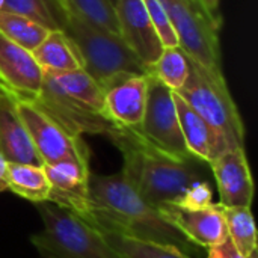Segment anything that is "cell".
Masks as SVG:
<instances>
[{
    "label": "cell",
    "mask_w": 258,
    "mask_h": 258,
    "mask_svg": "<svg viewBox=\"0 0 258 258\" xmlns=\"http://www.w3.org/2000/svg\"><path fill=\"white\" fill-rule=\"evenodd\" d=\"M97 230L109 243V246L119 255V258H192L171 245L139 240L110 230Z\"/></svg>",
    "instance_id": "44dd1931"
},
{
    "label": "cell",
    "mask_w": 258,
    "mask_h": 258,
    "mask_svg": "<svg viewBox=\"0 0 258 258\" xmlns=\"http://www.w3.org/2000/svg\"><path fill=\"white\" fill-rule=\"evenodd\" d=\"M190 60L180 47H165L157 60L150 67V74L177 92L186 82Z\"/></svg>",
    "instance_id": "d4e9b609"
},
{
    "label": "cell",
    "mask_w": 258,
    "mask_h": 258,
    "mask_svg": "<svg viewBox=\"0 0 258 258\" xmlns=\"http://www.w3.org/2000/svg\"><path fill=\"white\" fill-rule=\"evenodd\" d=\"M0 11H6L30 18L42 24L48 30L57 29V24L48 6V0H3Z\"/></svg>",
    "instance_id": "484cf974"
},
{
    "label": "cell",
    "mask_w": 258,
    "mask_h": 258,
    "mask_svg": "<svg viewBox=\"0 0 258 258\" xmlns=\"http://www.w3.org/2000/svg\"><path fill=\"white\" fill-rule=\"evenodd\" d=\"M216 180L219 204L224 207H251L254 181L245 148H228L209 163Z\"/></svg>",
    "instance_id": "4fadbf2b"
},
{
    "label": "cell",
    "mask_w": 258,
    "mask_h": 258,
    "mask_svg": "<svg viewBox=\"0 0 258 258\" xmlns=\"http://www.w3.org/2000/svg\"><path fill=\"white\" fill-rule=\"evenodd\" d=\"M178 38V47L189 59L213 74H224L219 48V15L212 14L203 0H159Z\"/></svg>",
    "instance_id": "8992f818"
},
{
    "label": "cell",
    "mask_w": 258,
    "mask_h": 258,
    "mask_svg": "<svg viewBox=\"0 0 258 258\" xmlns=\"http://www.w3.org/2000/svg\"><path fill=\"white\" fill-rule=\"evenodd\" d=\"M107 138L122 156L121 175L157 210L165 204H175L194 181L201 180L198 160L172 157L135 128L115 127Z\"/></svg>",
    "instance_id": "7a4b0ae2"
},
{
    "label": "cell",
    "mask_w": 258,
    "mask_h": 258,
    "mask_svg": "<svg viewBox=\"0 0 258 258\" xmlns=\"http://www.w3.org/2000/svg\"><path fill=\"white\" fill-rule=\"evenodd\" d=\"M32 103H35L39 109H42L47 115H50L57 124H60L74 136L82 138V135L85 133L107 136L115 127H118L106 116L68 98L45 79L39 97Z\"/></svg>",
    "instance_id": "30bf717a"
},
{
    "label": "cell",
    "mask_w": 258,
    "mask_h": 258,
    "mask_svg": "<svg viewBox=\"0 0 258 258\" xmlns=\"http://www.w3.org/2000/svg\"><path fill=\"white\" fill-rule=\"evenodd\" d=\"M138 132L156 148L172 157L197 160L184 144L172 91L151 74H148L145 113Z\"/></svg>",
    "instance_id": "ba28073f"
},
{
    "label": "cell",
    "mask_w": 258,
    "mask_h": 258,
    "mask_svg": "<svg viewBox=\"0 0 258 258\" xmlns=\"http://www.w3.org/2000/svg\"><path fill=\"white\" fill-rule=\"evenodd\" d=\"M203 2H204L206 8H207L212 14L218 15V8H219V2H221V0H203Z\"/></svg>",
    "instance_id": "4dcf8cb0"
},
{
    "label": "cell",
    "mask_w": 258,
    "mask_h": 258,
    "mask_svg": "<svg viewBox=\"0 0 258 258\" xmlns=\"http://www.w3.org/2000/svg\"><path fill=\"white\" fill-rule=\"evenodd\" d=\"M32 54L44 74H62L83 70V59L77 47L59 29L50 30Z\"/></svg>",
    "instance_id": "ac0fdd59"
},
{
    "label": "cell",
    "mask_w": 258,
    "mask_h": 258,
    "mask_svg": "<svg viewBox=\"0 0 258 258\" xmlns=\"http://www.w3.org/2000/svg\"><path fill=\"white\" fill-rule=\"evenodd\" d=\"M50 11L62 30L77 47L83 70L106 89L124 76L150 74V70L127 47L122 38L100 30L68 12L57 0H48Z\"/></svg>",
    "instance_id": "3957f363"
},
{
    "label": "cell",
    "mask_w": 258,
    "mask_h": 258,
    "mask_svg": "<svg viewBox=\"0 0 258 258\" xmlns=\"http://www.w3.org/2000/svg\"><path fill=\"white\" fill-rule=\"evenodd\" d=\"M42 231L30 242L38 258H119L97 228L80 216L51 203L36 204Z\"/></svg>",
    "instance_id": "277c9868"
},
{
    "label": "cell",
    "mask_w": 258,
    "mask_h": 258,
    "mask_svg": "<svg viewBox=\"0 0 258 258\" xmlns=\"http://www.w3.org/2000/svg\"><path fill=\"white\" fill-rule=\"evenodd\" d=\"M8 189V162L0 154V192Z\"/></svg>",
    "instance_id": "f546056e"
},
{
    "label": "cell",
    "mask_w": 258,
    "mask_h": 258,
    "mask_svg": "<svg viewBox=\"0 0 258 258\" xmlns=\"http://www.w3.org/2000/svg\"><path fill=\"white\" fill-rule=\"evenodd\" d=\"M0 154L8 163L44 166L17 110L15 98L0 89Z\"/></svg>",
    "instance_id": "2e32d148"
},
{
    "label": "cell",
    "mask_w": 258,
    "mask_h": 258,
    "mask_svg": "<svg viewBox=\"0 0 258 258\" xmlns=\"http://www.w3.org/2000/svg\"><path fill=\"white\" fill-rule=\"evenodd\" d=\"M228 239L236 251L245 258L257 254V228L251 207H224Z\"/></svg>",
    "instance_id": "7402d4cb"
},
{
    "label": "cell",
    "mask_w": 258,
    "mask_h": 258,
    "mask_svg": "<svg viewBox=\"0 0 258 258\" xmlns=\"http://www.w3.org/2000/svg\"><path fill=\"white\" fill-rule=\"evenodd\" d=\"M159 213L197 248H215L228 239L227 224L221 204L200 210H186L175 204H165Z\"/></svg>",
    "instance_id": "8fae6325"
},
{
    "label": "cell",
    "mask_w": 258,
    "mask_h": 258,
    "mask_svg": "<svg viewBox=\"0 0 258 258\" xmlns=\"http://www.w3.org/2000/svg\"><path fill=\"white\" fill-rule=\"evenodd\" d=\"M115 14L122 41L150 70L160 56L163 45L150 21L142 0H116Z\"/></svg>",
    "instance_id": "5bb4252c"
},
{
    "label": "cell",
    "mask_w": 258,
    "mask_h": 258,
    "mask_svg": "<svg viewBox=\"0 0 258 258\" xmlns=\"http://www.w3.org/2000/svg\"><path fill=\"white\" fill-rule=\"evenodd\" d=\"M142 2L145 5L150 21H151L163 48L165 47H178L177 33H175L174 26H172L165 8L162 6V3L159 0H142Z\"/></svg>",
    "instance_id": "4316f807"
},
{
    "label": "cell",
    "mask_w": 258,
    "mask_h": 258,
    "mask_svg": "<svg viewBox=\"0 0 258 258\" xmlns=\"http://www.w3.org/2000/svg\"><path fill=\"white\" fill-rule=\"evenodd\" d=\"M8 189L33 204L48 203L50 183L44 166L8 163Z\"/></svg>",
    "instance_id": "ffe728a7"
},
{
    "label": "cell",
    "mask_w": 258,
    "mask_h": 258,
    "mask_svg": "<svg viewBox=\"0 0 258 258\" xmlns=\"http://www.w3.org/2000/svg\"><path fill=\"white\" fill-rule=\"evenodd\" d=\"M189 60V76L177 94L230 148H245V125L224 74H213L192 59Z\"/></svg>",
    "instance_id": "5b68a950"
},
{
    "label": "cell",
    "mask_w": 258,
    "mask_h": 258,
    "mask_svg": "<svg viewBox=\"0 0 258 258\" xmlns=\"http://www.w3.org/2000/svg\"><path fill=\"white\" fill-rule=\"evenodd\" d=\"M172 95L187 151L198 162L209 165L230 147L177 92L172 91Z\"/></svg>",
    "instance_id": "e0dca14e"
},
{
    "label": "cell",
    "mask_w": 258,
    "mask_h": 258,
    "mask_svg": "<svg viewBox=\"0 0 258 258\" xmlns=\"http://www.w3.org/2000/svg\"><path fill=\"white\" fill-rule=\"evenodd\" d=\"M207 258H245V257H242V255L236 251V248L233 246L231 240H230V239H227L224 243H221V245H218V246H215V248H210V249H209V257ZM249 258H257V254L251 255Z\"/></svg>",
    "instance_id": "f1b7e54d"
},
{
    "label": "cell",
    "mask_w": 258,
    "mask_h": 258,
    "mask_svg": "<svg viewBox=\"0 0 258 258\" xmlns=\"http://www.w3.org/2000/svg\"><path fill=\"white\" fill-rule=\"evenodd\" d=\"M109 2H110V3H112L113 6H115V2H116V0H109Z\"/></svg>",
    "instance_id": "1f68e13d"
},
{
    "label": "cell",
    "mask_w": 258,
    "mask_h": 258,
    "mask_svg": "<svg viewBox=\"0 0 258 258\" xmlns=\"http://www.w3.org/2000/svg\"><path fill=\"white\" fill-rule=\"evenodd\" d=\"M17 110L42 165L62 162L89 163V151L80 136H74L32 101L15 100Z\"/></svg>",
    "instance_id": "52a82bcc"
},
{
    "label": "cell",
    "mask_w": 258,
    "mask_h": 258,
    "mask_svg": "<svg viewBox=\"0 0 258 258\" xmlns=\"http://www.w3.org/2000/svg\"><path fill=\"white\" fill-rule=\"evenodd\" d=\"M44 85V73L32 51L0 33V89L15 100L33 101Z\"/></svg>",
    "instance_id": "9c48e42d"
},
{
    "label": "cell",
    "mask_w": 258,
    "mask_h": 258,
    "mask_svg": "<svg viewBox=\"0 0 258 258\" xmlns=\"http://www.w3.org/2000/svg\"><path fill=\"white\" fill-rule=\"evenodd\" d=\"M44 79L68 98L106 116L104 89L85 70H76L62 74H44Z\"/></svg>",
    "instance_id": "d6986e66"
},
{
    "label": "cell",
    "mask_w": 258,
    "mask_h": 258,
    "mask_svg": "<svg viewBox=\"0 0 258 258\" xmlns=\"http://www.w3.org/2000/svg\"><path fill=\"white\" fill-rule=\"evenodd\" d=\"M68 12L85 23L121 38L115 6L109 0H57Z\"/></svg>",
    "instance_id": "603a6c76"
},
{
    "label": "cell",
    "mask_w": 258,
    "mask_h": 258,
    "mask_svg": "<svg viewBox=\"0 0 258 258\" xmlns=\"http://www.w3.org/2000/svg\"><path fill=\"white\" fill-rule=\"evenodd\" d=\"M148 74L124 76L104 89V113L118 127L138 130L147 104Z\"/></svg>",
    "instance_id": "9a60e30c"
},
{
    "label": "cell",
    "mask_w": 258,
    "mask_h": 258,
    "mask_svg": "<svg viewBox=\"0 0 258 258\" xmlns=\"http://www.w3.org/2000/svg\"><path fill=\"white\" fill-rule=\"evenodd\" d=\"M212 198H213V192L210 184L204 180H197L186 189L181 198L175 203V206L186 210H200L212 206L213 204Z\"/></svg>",
    "instance_id": "83f0119b"
},
{
    "label": "cell",
    "mask_w": 258,
    "mask_h": 258,
    "mask_svg": "<svg viewBox=\"0 0 258 258\" xmlns=\"http://www.w3.org/2000/svg\"><path fill=\"white\" fill-rule=\"evenodd\" d=\"M48 32L50 30L47 27L30 18L0 11V33L29 51H33L44 41Z\"/></svg>",
    "instance_id": "cb8c5ba5"
},
{
    "label": "cell",
    "mask_w": 258,
    "mask_h": 258,
    "mask_svg": "<svg viewBox=\"0 0 258 258\" xmlns=\"http://www.w3.org/2000/svg\"><path fill=\"white\" fill-rule=\"evenodd\" d=\"M91 218L86 221L95 228L110 230L139 240L171 245L184 254H197L192 245L178 230L148 204L121 174L89 175Z\"/></svg>",
    "instance_id": "6da1fadb"
},
{
    "label": "cell",
    "mask_w": 258,
    "mask_h": 258,
    "mask_svg": "<svg viewBox=\"0 0 258 258\" xmlns=\"http://www.w3.org/2000/svg\"><path fill=\"white\" fill-rule=\"evenodd\" d=\"M44 171L50 183L48 203L89 221V163L62 162L56 165H44Z\"/></svg>",
    "instance_id": "7c38bea8"
}]
</instances>
